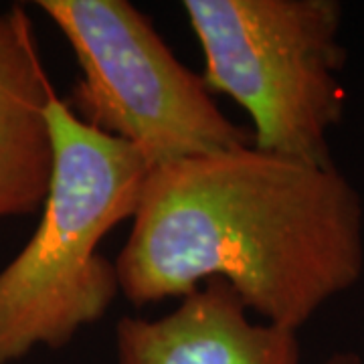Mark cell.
I'll list each match as a JSON object with an SVG mask.
<instances>
[{
	"instance_id": "277c9868",
	"label": "cell",
	"mask_w": 364,
	"mask_h": 364,
	"mask_svg": "<svg viewBox=\"0 0 364 364\" xmlns=\"http://www.w3.org/2000/svg\"><path fill=\"white\" fill-rule=\"evenodd\" d=\"M75 53L81 77L65 97L95 130L134 146L150 170L251 146V132L215 104L128 0H39Z\"/></svg>"
},
{
	"instance_id": "3957f363",
	"label": "cell",
	"mask_w": 364,
	"mask_h": 364,
	"mask_svg": "<svg viewBox=\"0 0 364 364\" xmlns=\"http://www.w3.org/2000/svg\"><path fill=\"white\" fill-rule=\"evenodd\" d=\"M205 55L203 81L253 122L251 146L334 166L330 132L344 116L342 4L336 0H184Z\"/></svg>"
},
{
	"instance_id": "8992f818",
	"label": "cell",
	"mask_w": 364,
	"mask_h": 364,
	"mask_svg": "<svg viewBox=\"0 0 364 364\" xmlns=\"http://www.w3.org/2000/svg\"><path fill=\"white\" fill-rule=\"evenodd\" d=\"M55 93L28 13H0V219L43 208L55 160L47 117Z\"/></svg>"
},
{
	"instance_id": "6da1fadb",
	"label": "cell",
	"mask_w": 364,
	"mask_h": 364,
	"mask_svg": "<svg viewBox=\"0 0 364 364\" xmlns=\"http://www.w3.org/2000/svg\"><path fill=\"white\" fill-rule=\"evenodd\" d=\"M119 294L136 308L223 279L267 324L298 332L364 272V208L336 166L243 146L148 172Z\"/></svg>"
},
{
	"instance_id": "5b68a950",
	"label": "cell",
	"mask_w": 364,
	"mask_h": 364,
	"mask_svg": "<svg viewBox=\"0 0 364 364\" xmlns=\"http://www.w3.org/2000/svg\"><path fill=\"white\" fill-rule=\"evenodd\" d=\"M299 356L298 332L251 322L223 279H207L162 318L116 324L117 364H299Z\"/></svg>"
},
{
	"instance_id": "52a82bcc",
	"label": "cell",
	"mask_w": 364,
	"mask_h": 364,
	"mask_svg": "<svg viewBox=\"0 0 364 364\" xmlns=\"http://www.w3.org/2000/svg\"><path fill=\"white\" fill-rule=\"evenodd\" d=\"M324 364H364L360 356L352 354V352H338L334 356H330Z\"/></svg>"
},
{
	"instance_id": "7a4b0ae2",
	"label": "cell",
	"mask_w": 364,
	"mask_h": 364,
	"mask_svg": "<svg viewBox=\"0 0 364 364\" xmlns=\"http://www.w3.org/2000/svg\"><path fill=\"white\" fill-rule=\"evenodd\" d=\"M47 117L55 160L39 227L0 269V364L59 350L107 314L119 279L97 249L136 215L150 172L134 146L81 122L57 93Z\"/></svg>"
}]
</instances>
